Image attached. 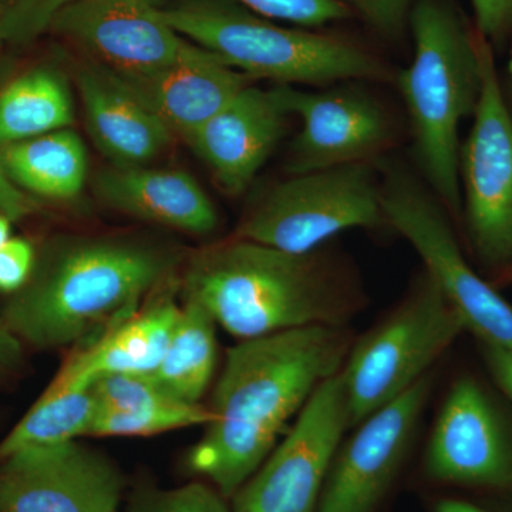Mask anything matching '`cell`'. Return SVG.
I'll return each mask as SVG.
<instances>
[{
    "label": "cell",
    "mask_w": 512,
    "mask_h": 512,
    "mask_svg": "<svg viewBox=\"0 0 512 512\" xmlns=\"http://www.w3.org/2000/svg\"><path fill=\"white\" fill-rule=\"evenodd\" d=\"M355 336L348 325H313L245 339L228 350L212 396L214 420L192 448V471L224 497L238 493L274 450L293 414L338 375Z\"/></svg>",
    "instance_id": "cell-1"
},
{
    "label": "cell",
    "mask_w": 512,
    "mask_h": 512,
    "mask_svg": "<svg viewBox=\"0 0 512 512\" xmlns=\"http://www.w3.org/2000/svg\"><path fill=\"white\" fill-rule=\"evenodd\" d=\"M183 259L177 245L136 232L53 238L0 323L36 349L72 345L137 312L144 295L174 281Z\"/></svg>",
    "instance_id": "cell-2"
},
{
    "label": "cell",
    "mask_w": 512,
    "mask_h": 512,
    "mask_svg": "<svg viewBox=\"0 0 512 512\" xmlns=\"http://www.w3.org/2000/svg\"><path fill=\"white\" fill-rule=\"evenodd\" d=\"M185 298L242 340L313 325H348L365 295L342 262L319 251L289 254L232 238L194 252Z\"/></svg>",
    "instance_id": "cell-3"
},
{
    "label": "cell",
    "mask_w": 512,
    "mask_h": 512,
    "mask_svg": "<svg viewBox=\"0 0 512 512\" xmlns=\"http://www.w3.org/2000/svg\"><path fill=\"white\" fill-rule=\"evenodd\" d=\"M410 22L414 59L397 83L421 168L437 200L457 215L463 208L458 131L474 116L481 92L478 36L446 0H419Z\"/></svg>",
    "instance_id": "cell-4"
},
{
    "label": "cell",
    "mask_w": 512,
    "mask_h": 512,
    "mask_svg": "<svg viewBox=\"0 0 512 512\" xmlns=\"http://www.w3.org/2000/svg\"><path fill=\"white\" fill-rule=\"evenodd\" d=\"M156 6L178 35L249 79L325 86L389 77L386 66L362 47L339 37L284 28L234 0H165Z\"/></svg>",
    "instance_id": "cell-5"
},
{
    "label": "cell",
    "mask_w": 512,
    "mask_h": 512,
    "mask_svg": "<svg viewBox=\"0 0 512 512\" xmlns=\"http://www.w3.org/2000/svg\"><path fill=\"white\" fill-rule=\"evenodd\" d=\"M466 330L426 271L410 295L375 329L355 340L340 370L349 429L406 392Z\"/></svg>",
    "instance_id": "cell-6"
},
{
    "label": "cell",
    "mask_w": 512,
    "mask_h": 512,
    "mask_svg": "<svg viewBox=\"0 0 512 512\" xmlns=\"http://www.w3.org/2000/svg\"><path fill=\"white\" fill-rule=\"evenodd\" d=\"M386 224L382 183L367 163L293 175L249 208L235 238L309 254L340 232Z\"/></svg>",
    "instance_id": "cell-7"
},
{
    "label": "cell",
    "mask_w": 512,
    "mask_h": 512,
    "mask_svg": "<svg viewBox=\"0 0 512 512\" xmlns=\"http://www.w3.org/2000/svg\"><path fill=\"white\" fill-rule=\"evenodd\" d=\"M440 204L409 174L387 171L382 183L386 224L413 245L466 330L480 343L512 352V306L468 264Z\"/></svg>",
    "instance_id": "cell-8"
},
{
    "label": "cell",
    "mask_w": 512,
    "mask_h": 512,
    "mask_svg": "<svg viewBox=\"0 0 512 512\" xmlns=\"http://www.w3.org/2000/svg\"><path fill=\"white\" fill-rule=\"evenodd\" d=\"M481 92L460 148L461 200L478 261L500 272L512 264V113L495 69L493 46L477 32Z\"/></svg>",
    "instance_id": "cell-9"
},
{
    "label": "cell",
    "mask_w": 512,
    "mask_h": 512,
    "mask_svg": "<svg viewBox=\"0 0 512 512\" xmlns=\"http://www.w3.org/2000/svg\"><path fill=\"white\" fill-rule=\"evenodd\" d=\"M348 429V402L338 373L320 384L285 440L238 491L235 512H316Z\"/></svg>",
    "instance_id": "cell-10"
},
{
    "label": "cell",
    "mask_w": 512,
    "mask_h": 512,
    "mask_svg": "<svg viewBox=\"0 0 512 512\" xmlns=\"http://www.w3.org/2000/svg\"><path fill=\"white\" fill-rule=\"evenodd\" d=\"M424 471L436 483L512 498V424L473 377H460L448 392Z\"/></svg>",
    "instance_id": "cell-11"
},
{
    "label": "cell",
    "mask_w": 512,
    "mask_h": 512,
    "mask_svg": "<svg viewBox=\"0 0 512 512\" xmlns=\"http://www.w3.org/2000/svg\"><path fill=\"white\" fill-rule=\"evenodd\" d=\"M431 384L429 372L357 424L333 458L316 512H376L406 461Z\"/></svg>",
    "instance_id": "cell-12"
},
{
    "label": "cell",
    "mask_w": 512,
    "mask_h": 512,
    "mask_svg": "<svg viewBox=\"0 0 512 512\" xmlns=\"http://www.w3.org/2000/svg\"><path fill=\"white\" fill-rule=\"evenodd\" d=\"M121 490L109 458L76 440L0 460V512H116Z\"/></svg>",
    "instance_id": "cell-13"
},
{
    "label": "cell",
    "mask_w": 512,
    "mask_h": 512,
    "mask_svg": "<svg viewBox=\"0 0 512 512\" xmlns=\"http://www.w3.org/2000/svg\"><path fill=\"white\" fill-rule=\"evenodd\" d=\"M272 92L289 116L301 119V131L289 153L288 171L293 175L367 163L392 141L386 111L356 87L302 92L278 84Z\"/></svg>",
    "instance_id": "cell-14"
},
{
    "label": "cell",
    "mask_w": 512,
    "mask_h": 512,
    "mask_svg": "<svg viewBox=\"0 0 512 512\" xmlns=\"http://www.w3.org/2000/svg\"><path fill=\"white\" fill-rule=\"evenodd\" d=\"M49 30L121 76L170 66L187 43L148 0H77L57 13Z\"/></svg>",
    "instance_id": "cell-15"
},
{
    "label": "cell",
    "mask_w": 512,
    "mask_h": 512,
    "mask_svg": "<svg viewBox=\"0 0 512 512\" xmlns=\"http://www.w3.org/2000/svg\"><path fill=\"white\" fill-rule=\"evenodd\" d=\"M113 74L173 136L185 141L251 86L252 80L190 40L173 64L157 72Z\"/></svg>",
    "instance_id": "cell-16"
},
{
    "label": "cell",
    "mask_w": 512,
    "mask_h": 512,
    "mask_svg": "<svg viewBox=\"0 0 512 512\" xmlns=\"http://www.w3.org/2000/svg\"><path fill=\"white\" fill-rule=\"evenodd\" d=\"M288 116L272 89L248 86L187 143L211 168L222 190L239 195L278 146Z\"/></svg>",
    "instance_id": "cell-17"
},
{
    "label": "cell",
    "mask_w": 512,
    "mask_h": 512,
    "mask_svg": "<svg viewBox=\"0 0 512 512\" xmlns=\"http://www.w3.org/2000/svg\"><path fill=\"white\" fill-rule=\"evenodd\" d=\"M87 130L114 167H144L164 154L173 134L101 64L76 69Z\"/></svg>",
    "instance_id": "cell-18"
},
{
    "label": "cell",
    "mask_w": 512,
    "mask_h": 512,
    "mask_svg": "<svg viewBox=\"0 0 512 512\" xmlns=\"http://www.w3.org/2000/svg\"><path fill=\"white\" fill-rule=\"evenodd\" d=\"M94 190L104 204L137 220L191 235H208L218 227L210 197L185 171L113 167L97 175Z\"/></svg>",
    "instance_id": "cell-19"
},
{
    "label": "cell",
    "mask_w": 512,
    "mask_h": 512,
    "mask_svg": "<svg viewBox=\"0 0 512 512\" xmlns=\"http://www.w3.org/2000/svg\"><path fill=\"white\" fill-rule=\"evenodd\" d=\"M174 281L154 292L143 311L119 319L89 348L67 360L56 377L67 383L92 384L104 375H150L164 359L181 308Z\"/></svg>",
    "instance_id": "cell-20"
},
{
    "label": "cell",
    "mask_w": 512,
    "mask_h": 512,
    "mask_svg": "<svg viewBox=\"0 0 512 512\" xmlns=\"http://www.w3.org/2000/svg\"><path fill=\"white\" fill-rule=\"evenodd\" d=\"M97 409L89 436H150L210 424L211 409L175 399L148 375H104L93 383Z\"/></svg>",
    "instance_id": "cell-21"
},
{
    "label": "cell",
    "mask_w": 512,
    "mask_h": 512,
    "mask_svg": "<svg viewBox=\"0 0 512 512\" xmlns=\"http://www.w3.org/2000/svg\"><path fill=\"white\" fill-rule=\"evenodd\" d=\"M0 160L20 190L49 200H73L86 183V147L69 128L2 147Z\"/></svg>",
    "instance_id": "cell-22"
},
{
    "label": "cell",
    "mask_w": 512,
    "mask_h": 512,
    "mask_svg": "<svg viewBox=\"0 0 512 512\" xmlns=\"http://www.w3.org/2000/svg\"><path fill=\"white\" fill-rule=\"evenodd\" d=\"M72 93L55 67L37 66L0 90V148L67 128Z\"/></svg>",
    "instance_id": "cell-23"
},
{
    "label": "cell",
    "mask_w": 512,
    "mask_h": 512,
    "mask_svg": "<svg viewBox=\"0 0 512 512\" xmlns=\"http://www.w3.org/2000/svg\"><path fill=\"white\" fill-rule=\"evenodd\" d=\"M215 323L200 302L185 298L164 359L148 375L175 399L200 403L210 386L217 363Z\"/></svg>",
    "instance_id": "cell-24"
},
{
    "label": "cell",
    "mask_w": 512,
    "mask_h": 512,
    "mask_svg": "<svg viewBox=\"0 0 512 512\" xmlns=\"http://www.w3.org/2000/svg\"><path fill=\"white\" fill-rule=\"evenodd\" d=\"M97 402L93 384L53 380L35 406L0 443V460L20 448L53 446L89 436Z\"/></svg>",
    "instance_id": "cell-25"
},
{
    "label": "cell",
    "mask_w": 512,
    "mask_h": 512,
    "mask_svg": "<svg viewBox=\"0 0 512 512\" xmlns=\"http://www.w3.org/2000/svg\"><path fill=\"white\" fill-rule=\"evenodd\" d=\"M160 5L165 0H148ZM268 19L285 20L302 28H319L328 23L345 20L352 9L343 0H234Z\"/></svg>",
    "instance_id": "cell-26"
},
{
    "label": "cell",
    "mask_w": 512,
    "mask_h": 512,
    "mask_svg": "<svg viewBox=\"0 0 512 512\" xmlns=\"http://www.w3.org/2000/svg\"><path fill=\"white\" fill-rule=\"evenodd\" d=\"M222 497L201 483L175 490L146 488L133 494L128 512H229Z\"/></svg>",
    "instance_id": "cell-27"
},
{
    "label": "cell",
    "mask_w": 512,
    "mask_h": 512,
    "mask_svg": "<svg viewBox=\"0 0 512 512\" xmlns=\"http://www.w3.org/2000/svg\"><path fill=\"white\" fill-rule=\"evenodd\" d=\"M77 0H0L8 43L26 45L50 29L57 13Z\"/></svg>",
    "instance_id": "cell-28"
},
{
    "label": "cell",
    "mask_w": 512,
    "mask_h": 512,
    "mask_svg": "<svg viewBox=\"0 0 512 512\" xmlns=\"http://www.w3.org/2000/svg\"><path fill=\"white\" fill-rule=\"evenodd\" d=\"M383 36L396 37L410 19L412 0H343Z\"/></svg>",
    "instance_id": "cell-29"
},
{
    "label": "cell",
    "mask_w": 512,
    "mask_h": 512,
    "mask_svg": "<svg viewBox=\"0 0 512 512\" xmlns=\"http://www.w3.org/2000/svg\"><path fill=\"white\" fill-rule=\"evenodd\" d=\"M36 252L30 242L22 238L9 239L0 249V292H18L26 285L33 272Z\"/></svg>",
    "instance_id": "cell-30"
},
{
    "label": "cell",
    "mask_w": 512,
    "mask_h": 512,
    "mask_svg": "<svg viewBox=\"0 0 512 512\" xmlns=\"http://www.w3.org/2000/svg\"><path fill=\"white\" fill-rule=\"evenodd\" d=\"M476 16L477 32L490 42L512 37V0H470Z\"/></svg>",
    "instance_id": "cell-31"
},
{
    "label": "cell",
    "mask_w": 512,
    "mask_h": 512,
    "mask_svg": "<svg viewBox=\"0 0 512 512\" xmlns=\"http://www.w3.org/2000/svg\"><path fill=\"white\" fill-rule=\"evenodd\" d=\"M36 211L37 202L10 180L0 160V214L15 222L35 214Z\"/></svg>",
    "instance_id": "cell-32"
},
{
    "label": "cell",
    "mask_w": 512,
    "mask_h": 512,
    "mask_svg": "<svg viewBox=\"0 0 512 512\" xmlns=\"http://www.w3.org/2000/svg\"><path fill=\"white\" fill-rule=\"evenodd\" d=\"M481 352L491 376L512 402V352L481 343Z\"/></svg>",
    "instance_id": "cell-33"
},
{
    "label": "cell",
    "mask_w": 512,
    "mask_h": 512,
    "mask_svg": "<svg viewBox=\"0 0 512 512\" xmlns=\"http://www.w3.org/2000/svg\"><path fill=\"white\" fill-rule=\"evenodd\" d=\"M20 353H22L20 340L0 323V370L15 365L19 360Z\"/></svg>",
    "instance_id": "cell-34"
},
{
    "label": "cell",
    "mask_w": 512,
    "mask_h": 512,
    "mask_svg": "<svg viewBox=\"0 0 512 512\" xmlns=\"http://www.w3.org/2000/svg\"><path fill=\"white\" fill-rule=\"evenodd\" d=\"M434 512H504L495 510L488 505L473 503V501L460 500V498H443L436 504Z\"/></svg>",
    "instance_id": "cell-35"
},
{
    "label": "cell",
    "mask_w": 512,
    "mask_h": 512,
    "mask_svg": "<svg viewBox=\"0 0 512 512\" xmlns=\"http://www.w3.org/2000/svg\"><path fill=\"white\" fill-rule=\"evenodd\" d=\"M10 227H12V221L0 214V249L5 247L6 242L10 239Z\"/></svg>",
    "instance_id": "cell-36"
},
{
    "label": "cell",
    "mask_w": 512,
    "mask_h": 512,
    "mask_svg": "<svg viewBox=\"0 0 512 512\" xmlns=\"http://www.w3.org/2000/svg\"><path fill=\"white\" fill-rule=\"evenodd\" d=\"M498 284L511 285L512 284V264L504 268L503 271L498 272Z\"/></svg>",
    "instance_id": "cell-37"
},
{
    "label": "cell",
    "mask_w": 512,
    "mask_h": 512,
    "mask_svg": "<svg viewBox=\"0 0 512 512\" xmlns=\"http://www.w3.org/2000/svg\"><path fill=\"white\" fill-rule=\"evenodd\" d=\"M3 43H8V37H6L5 25H3L2 15H0V47Z\"/></svg>",
    "instance_id": "cell-38"
},
{
    "label": "cell",
    "mask_w": 512,
    "mask_h": 512,
    "mask_svg": "<svg viewBox=\"0 0 512 512\" xmlns=\"http://www.w3.org/2000/svg\"><path fill=\"white\" fill-rule=\"evenodd\" d=\"M511 96H512V82H511Z\"/></svg>",
    "instance_id": "cell-39"
},
{
    "label": "cell",
    "mask_w": 512,
    "mask_h": 512,
    "mask_svg": "<svg viewBox=\"0 0 512 512\" xmlns=\"http://www.w3.org/2000/svg\"><path fill=\"white\" fill-rule=\"evenodd\" d=\"M117 512V511H116Z\"/></svg>",
    "instance_id": "cell-40"
}]
</instances>
